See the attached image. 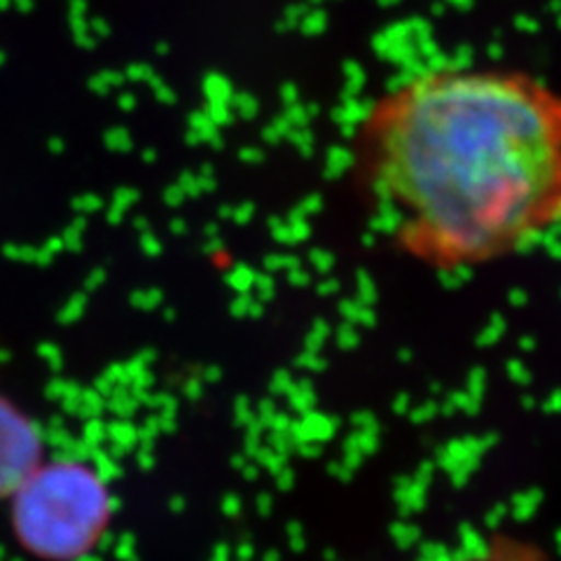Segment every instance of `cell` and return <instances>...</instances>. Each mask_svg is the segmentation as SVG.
Wrapping results in <instances>:
<instances>
[{"label": "cell", "mask_w": 561, "mask_h": 561, "mask_svg": "<svg viewBox=\"0 0 561 561\" xmlns=\"http://www.w3.org/2000/svg\"><path fill=\"white\" fill-rule=\"evenodd\" d=\"M16 531L49 559H70L92 546L108 517V494L96 472L76 463L35 470L16 486Z\"/></svg>", "instance_id": "2"}, {"label": "cell", "mask_w": 561, "mask_h": 561, "mask_svg": "<svg viewBox=\"0 0 561 561\" xmlns=\"http://www.w3.org/2000/svg\"><path fill=\"white\" fill-rule=\"evenodd\" d=\"M351 171L414 262L513 257L561 227V92L513 68L421 70L363 111Z\"/></svg>", "instance_id": "1"}, {"label": "cell", "mask_w": 561, "mask_h": 561, "mask_svg": "<svg viewBox=\"0 0 561 561\" xmlns=\"http://www.w3.org/2000/svg\"><path fill=\"white\" fill-rule=\"evenodd\" d=\"M41 440L28 421L0 400V494L20 486L38 461Z\"/></svg>", "instance_id": "3"}, {"label": "cell", "mask_w": 561, "mask_h": 561, "mask_svg": "<svg viewBox=\"0 0 561 561\" xmlns=\"http://www.w3.org/2000/svg\"><path fill=\"white\" fill-rule=\"evenodd\" d=\"M456 561H550L546 550L536 542L517 536H494L480 548L459 557Z\"/></svg>", "instance_id": "4"}]
</instances>
